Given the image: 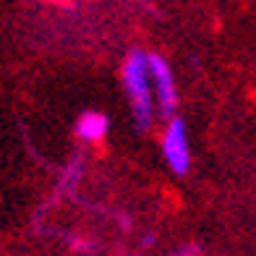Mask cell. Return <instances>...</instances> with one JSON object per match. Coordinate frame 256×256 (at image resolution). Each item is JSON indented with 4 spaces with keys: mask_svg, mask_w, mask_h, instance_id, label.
<instances>
[{
    "mask_svg": "<svg viewBox=\"0 0 256 256\" xmlns=\"http://www.w3.org/2000/svg\"><path fill=\"white\" fill-rule=\"evenodd\" d=\"M162 152L172 172L183 176L191 165V152H188V138H186V128L180 120H170L162 136Z\"/></svg>",
    "mask_w": 256,
    "mask_h": 256,
    "instance_id": "cell-2",
    "label": "cell"
},
{
    "mask_svg": "<svg viewBox=\"0 0 256 256\" xmlns=\"http://www.w3.org/2000/svg\"><path fill=\"white\" fill-rule=\"evenodd\" d=\"M149 55H144L142 50L128 52L126 63H123V86L126 94L131 100L134 108V118L138 131H149L154 118V104H152V84H149Z\"/></svg>",
    "mask_w": 256,
    "mask_h": 256,
    "instance_id": "cell-1",
    "label": "cell"
},
{
    "mask_svg": "<svg viewBox=\"0 0 256 256\" xmlns=\"http://www.w3.org/2000/svg\"><path fill=\"white\" fill-rule=\"evenodd\" d=\"M149 74H152V84L157 89L162 115H172L178 104V94H176V78H172L170 66L160 55H149Z\"/></svg>",
    "mask_w": 256,
    "mask_h": 256,
    "instance_id": "cell-3",
    "label": "cell"
},
{
    "mask_svg": "<svg viewBox=\"0 0 256 256\" xmlns=\"http://www.w3.org/2000/svg\"><path fill=\"white\" fill-rule=\"evenodd\" d=\"M76 131H78L81 138H86V142H97V138L108 131V118H104L102 112H84L78 118Z\"/></svg>",
    "mask_w": 256,
    "mask_h": 256,
    "instance_id": "cell-4",
    "label": "cell"
}]
</instances>
